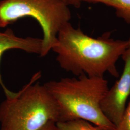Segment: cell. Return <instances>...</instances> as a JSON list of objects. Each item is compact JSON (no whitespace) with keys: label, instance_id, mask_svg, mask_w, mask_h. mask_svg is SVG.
<instances>
[{"label":"cell","instance_id":"8","mask_svg":"<svg viewBox=\"0 0 130 130\" xmlns=\"http://www.w3.org/2000/svg\"><path fill=\"white\" fill-rule=\"evenodd\" d=\"M60 130H104L88 121L76 119L56 123Z\"/></svg>","mask_w":130,"mask_h":130},{"label":"cell","instance_id":"5","mask_svg":"<svg viewBox=\"0 0 130 130\" xmlns=\"http://www.w3.org/2000/svg\"><path fill=\"white\" fill-rule=\"evenodd\" d=\"M121 57L124 62L122 73L108 89L101 103L103 113L116 127L121 121L130 96V49H127Z\"/></svg>","mask_w":130,"mask_h":130},{"label":"cell","instance_id":"1","mask_svg":"<svg viewBox=\"0 0 130 130\" xmlns=\"http://www.w3.org/2000/svg\"><path fill=\"white\" fill-rule=\"evenodd\" d=\"M110 36V33H106L93 38L68 22L58 33L52 50L56 53L61 68L77 77H104L108 73L118 78L116 63L127 49V41Z\"/></svg>","mask_w":130,"mask_h":130},{"label":"cell","instance_id":"6","mask_svg":"<svg viewBox=\"0 0 130 130\" xmlns=\"http://www.w3.org/2000/svg\"><path fill=\"white\" fill-rule=\"evenodd\" d=\"M42 48V39L32 37H20L17 36L13 30L8 28L5 31H0V61L5 52L11 49H19L29 53L41 55ZM0 85L5 95L11 93L3 83L0 73Z\"/></svg>","mask_w":130,"mask_h":130},{"label":"cell","instance_id":"9","mask_svg":"<svg viewBox=\"0 0 130 130\" xmlns=\"http://www.w3.org/2000/svg\"><path fill=\"white\" fill-rule=\"evenodd\" d=\"M115 130H130V100L121 121L117 126Z\"/></svg>","mask_w":130,"mask_h":130},{"label":"cell","instance_id":"7","mask_svg":"<svg viewBox=\"0 0 130 130\" xmlns=\"http://www.w3.org/2000/svg\"><path fill=\"white\" fill-rule=\"evenodd\" d=\"M91 3H100L115 9L117 16L130 24V0H83Z\"/></svg>","mask_w":130,"mask_h":130},{"label":"cell","instance_id":"4","mask_svg":"<svg viewBox=\"0 0 130 130\" xmlns=\"http://www.w3.org/2000/svg\"><path fill=\"white\" fill-rule=\"evenodd\" d=\"M26 17L35 19L43 32L41 56H45L55 46L58 33L70 22L69 5L60 0H1L0 28Z\"/></svg>","mask_w":130,"mask_h":130},{"label":"cell","instance_id":"12","mask_svg":"<svg viewBox=\"0 0 130 130\" xmlns=\"http://www.w3.org/2000/svg\"><path fill=\"white\" fill-rule=\"evenodd\" d=\"M127 45H128L127 49H130V37L129 39L128 40H127Z\"/></svg>","mask_w":130,"mask_h":130},{"label":"cell","instance_id":"11","mask_svg":"<svg viewBox=\"0 0 130 130\" xmlns=\"http://www.w3.org/2000/svg\"><path fill=\"white\" fill-rule=\"evenodd\" d=\"M40 130H60L56 122H51L47 124Z\"/></svg>","mask_w":130,"mask_h":130},{"label":"cell","instance_id":"2","mask_svg":"<svg viewBox=\"0 0 130 130\" xmlns=\"http://www.w3.org/2000/svg\"><path fill=\"white\" fill-rule=\"evenodd\" d=\"M55 99L59 111V121L82 119L104 130H115L101 108V103L109 89L104 77L66 78L44 84Z\"/></svg>","mask_w":130,"mask_h":130},{"label":"cell","instance_id":"10","mask_svg":"<svg viewBox=\"0 0 130 130\" xmlns=\"http://www.w3.org/2000/svg\"><path fill=\"white\" fill-rule=\"evenodd\" d=\"M69 6H72L75 8H79L83 0H60Z\"/></svg>","mask_w":130,"mask_h":130},{"label":"cell","instance_id":"3","mask_svg":"<svg viewBox=\"0 0 130 130\" xmlns=\"http://www.w3.org/2000/svg\"><path fill=\"white\" fill-rule=\"evenodd\" d=\"M40 72L18 92L5 95L0 104V130H40L59 121L56 101L44 85L37 82Z\"/></svg>","mask_w":130,"mask_h":130}]
</instances>
